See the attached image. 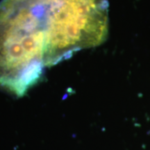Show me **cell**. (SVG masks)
<instances>
[{"mask_svg":"<svg viewBox=\"0 0 150 150\" xmlns=\"http://www.w3.org/2000/svg\"><path fill=\"white\" fill-rule=\"evenodd\" d=\"M108 7V0H1L0 81L27 93L46 67L102 45Z\"/></svg>","mask_w":150,"mask_h":150,"instance_id":"obj_1","label":"cell"}]
</instances>
